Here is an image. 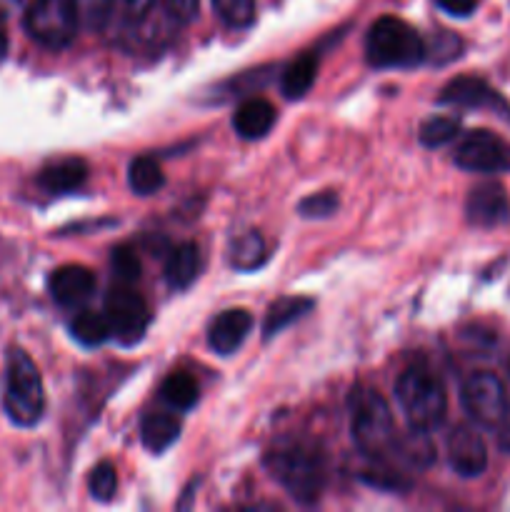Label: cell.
Wrapping results in <instances>:
<instances>
[{
  "label": "cell",
  "mask_w": 510,
  "mask_h": 512,
  "mask_svg": "<svg viewBox=\"0 0 510 512\" xmlns=\"http://www.w3.org/2000/svg\"><path fill=\"white\" fill-rule=\"evenodd\" d=\"M88 490L98 503H110V500L115 498V490H118V473H115V468L108 460H103V463H98L90 470Z\"/></svg>",
  "instance_id": "obj_27"
},
{
  "label": "cell",
  "mask_w": 510,
  "mask_h": 512,
  "mask_svg": "<svg viewBox=\"0 0 510 512\" xmlns=\"http://www.w3.org/2000/svg\"><path fill=\"white\" fill-rule=\"evenodd\" d=\"M455 165L468 173H510V143L490 130H473L460 140Z\"/></svg>",
  "instance_id": "obj_9"
},
{
  "label": "cell",
  "mask_w": 510,
  "mask_h": 512,
  "mask_svg": "<svg viewBox=\"0 0 510 512\" xmlns=\"http://www.w3.org/2000/svg\"><path fill=\"white\" fill-rule=\"evenodd\" d=\"M8 3H18V0H8Z\"/></svg>",
  "instance_id": "obj_36"
},
{
  "label": "cell",
  "mask_w": 510,
  "mask_h": 512,
  "mask_svg": "<svg viewBox=\"0 0 510 512\" xmlns=\"http://www.w3.org/2000/svg\"><path fill=\"white\" fill-rule=\"evenodd\" d=\"M73 5L78 28L100 30L110 20L113 13V0H70Z\"/></svg>",
  "instance_id": "obj_25"
},
{
  "label": "cell",
  "mask_w": 510,
  "mask_h": 512,
  "mask_svg": "<svg viewBox=\"0 0 510 512\" xmlns=\"http://www.w3.org/2000/svg\"><path fill=\"white\" fill-rule=\"evenodd\" d=\"M440 10H445L448 15H455V18H465L475 10L478 0H435Z\"/></svg>",
  "instance_id": "obj_33"
},
{
  "label": "cell",
  "mask_w": 510,
  "mask_h": 512,
  "mask_svg": "<svg viewBox=\"0 0 510 512\" xmlns=\"http://www.w3.org/2000/svg\"><path fill=\"white\" fill-rule=\"evenodd\" d=\"M460 400L470 418L483 428H500L508 420V393L493 373H473L460 388Z\"/></svg>",
  "instance_id": "obj_7"
},
{
  "label": "cell",
  "mask_w": 510,
  "mask_h": 512,
  "mask_svg": "<svg viewBox=\"0 0 510 512\" xmlns=\"http://www.w3.org/2000/svg\"><path fill=\"white\" fill-rule=\"evenodd\" d=\"M250 328H253V318H250L248 310H225V313H220L208 328L210 350L218 355L235 353V350L243 345V340L248 338Z\"/></svg>",
  "instance_id": "obj_14"
},
{
  "label": "cell",
  "mask_w": 510,
  "mask_h": 512,
  "mask_svg": "<svg viewBox=\"0 0 510 512\" xmlns=\"http://www.w3.org/2000/svg\"><path fill=\"white\" fill-rule=\"evenodd\" d=\"M50 295L63 308H80L95 290V278L83 265H63L48 280Z\"/></svg>",
  "instance_id": "obj_13"
},
{
  "label": "cell",
  "mask_w": 510,
  "mask_h": 512,
  "mask_svg": "<svg viewBox=\"0 0 510 512\" xmlns=\"http://www.w3.org/2000/svg\"><path fill=\"white\" fill-rule=\"evenodd\" d=\"M450 468L463 478H478L488 468V448L483 438L470 425H458L448 438Z\"/></svg>",
  "instance_id": "obj_12"
},
{
  "label": "cell",
  "mask_w": 510,
  "mask_h": 512,
  "mask_svg": "<svg viewBox=\"0 0 510 512\" xmlns=\"http://www.w3.org/2000/svg\"><path fill=\"white\" fill-rule=\"evenodd\" d=\"M350 430L363 455L370 460H385L395 443V423L390 405L375 388H360L350 395Z\"/></svg>",
  "instance_id": "obj_2"
},
{
  "label": "cell",
  "mask_w": 510,
  "mask_h": 512,
  "mask_svg": "<svg viewBox=\"0 0 510 512\" xmlns=\"http://www.w3.org/2000/svg\"><path fill=\"white\" fill-rule=\"evenodd\" d=\"M113 273L120 283H133L140 275V258L130 245H118L113 250Z\"/></svg>",
  "instance_id": "obj_29"
},
{
  "label": "cell",
  "mask_w": 510,
  "mask_h": 512,
  "mask_svg": "<svg viewBox=\"0 0 510 512\" xmlns=\"http://www.w3.org/2000/svg\"><path fill=\"white\" fill-rule=\"evenodd\" d=\"M460 48H463V43H460L458 35L443 30V33L435 35L433 48H428V45H425V58L435 60V63H448V60L458 58Z\"/></svg>",
  "instance_id": "obj_30"
},
{
  "label": "cell",
  "mask_w": 510,
  "mask_h": 512,
  "mask_svg": "<svg viewBox=\"0 0 510 512\" xmlns=\"http://www.w3.org/2000/svg\"><path fill=\"white\" fill-rule=\"evenodd\" d=\"M338 208V195L335 193H315L310 198L300 200L298 210L303 218H328Z\"/></svg>",
  "instance_id": "obj_31"
},
{
  "label": "cell",
  "mask_w": 510,
  "mask_h": 512,
  "mask_svg": "<svg viewBox=\"0 0 510 512\" xmlns=\"http://www.w3.org/2000/svg\"><path fill=\"white\" fill-rule=\"evenodd\" d=\"M215 13L230 28H248L255 20V0H213Z\"/></svg>",
  "instance_id": "obj_28"
},
{
  "label": "cell",
  "mask_w": 510,
  "mask_h": 512,
  "mask_svg": "<svg viewBox=\"0 0 510 512\" xmlns=\"http://www.w3.org/2000/svg\"><path fill=\"white\" fill-rule=\"evenodd\" d=\"M275 125V108L270 100L265 98H250L238 105L233 115V128L240 138L258 140L270 133Z\"/></svg>",
  "instance_id": "obj_16"
},
{
  "label": "cell",
  "mask_w": 510,
  "mask_h": 512,
  "mask_svg": "<svg viewBox=\"0 0 510 512\" xmlns=\"http://www.w3.org/2000/svg\"><path fill=\"white\" fill-rule=\"evenodd\" d=\"M440 103L455 105V108H485L495 110L503 118H510V105L500 98L498 90L490 88L485 80L473 78V75H463L455 78L440 90L438 95Z\"/></svg>",
  "instance_id": "obj_10"
},
{
  "label": "cell",
  "mask_w": 510,
  "mask_h": 512,
  "mask_svg": "<svg viewBox=\"0 0 510 512\" xmlns=\"http://www.w3.org/2000/svg\"><path fill=\"white\" fill-rule=\"evenodd\" d=\"M25 30L45 48H65L78 33L73 5L70 0H33L25 13Z\"/></svg>",
  "instance_id": "obj_6"
},
{
  "label": "cell",
  "mask_w": 510,
  "mask_h": 512,
  "mask_svg": "<svg viewBox=\"0 0 510 512\" xmlns=\"http://www.w3.org/2000/svg\"><path fill=\"white\" fill-rule=\"evenodd\" d=\"M265 468L298 503H315L325 488V460L315 445L303 440H285L265 455Z\"/></svg>",
  "instance_id": "obj_1"
},
{
  "label": "cell",
  "mask_w": 510,
  "mask_h": 512,
  "mask_svg": "<svg viewBox=\"0 0 510 512\" xmlns=\"http://www.w3.org/2000/svg\"><path fill=\"white\" fill-rule=\"evenodd\" d=\"M3 405L8 418L20 428H33L45 413V390L38 368L25 350L13 348L5 368Z\"/></svg>",
  "instance_id": "obj_3"
},
{
  "label": "cell",
  "mask_w": 510,
  "mask_h": 512,
  "mask_svg": "<svg viewBox=\"0 0 510 512\" xmlns=\"http://www.w3.org/2000/svg\"><path fill=\"white\" fill-rule=\"evenodd\" d=\"M8 48H10L8 18H5V13H3V10H0V63H3L5 55H8Z\"/></svg>",
  "instance_id": "obj_35"
},
{
  "label": "cell",
  "mask_w": 510,
  "mask_h": 512,
  "mask_svg": "<svg viewBox=\"0 0 510 512\" xmlns=\"http://www.w3.org/2000/svg\"><path fill=\"white\" fill-rule=\"evenodd\" d=\"M315 75H318V60L313 55H303V58L293 60L288 68L280 75V90L288 100H298L313 88Z\"/></svg>",
  "instance_id": "obj_20"
},
{
  "label": "cell",
  "mask_w": 510,
  "mask_h": 512,
  "mask_svg": "<svg viewBox=\"0 0 510 512\" xmlns=\"http://www.w3.org/2000/svg\"><path fill=\"white\" fill-rule=\"evenodd\" d=\"M465 218L475 228H500L510 220V198L503 185L480 183L465 200Z\"/></svg>",
  "instance_id": "obj_11"
},
{
  "label": "cell",
  "mask_w": 510,
  "mask_h": 512,
  "mask_svg": "<svg viewBox=\"0 0 510 512\" xmlns=\"http://www.w3.org/2000/svg\"><path fill=\"white\" fill-rule=\"evenodd\" d=\"M155 0H125V10H128L130 18H143L153 10Z\"/></svg>",
  "instance_id": "obj_34"
},
{
  "label": "cell",
  "mask_w": 510,
  "mask_h": 512,
  "mask_svg": "<svg viewBox=\"0 0 510 512\" xmlns=\"http://www.w3.org/2000/svg\"><path fill=\"white\" fill-rule=\"evenodd\" d=\"M395 398L403 408L405 418L418 430L438 428L448 413V398L440 380L423 365L405 370L395 383Z\"/></svg>",
  "instance_id": "obj_5"
},
{
  "label": "cell",
  "mask_w": 510,
  "mask_h": 512,
  "mask_svg": "<svg viewBox=\"0 0 510 512\" xmlns=\"http://www.w3.org/2000/svg\"><path fill=\"white\" fill-rule=\"evenodd\" d=\"M105 318H108L110 330L118 335L125 345H133L143 338L150 323L148 303L138 290L130 288V283H118L105 295Z\"/></svg>",
  "instance_id": "obj_8"
},
{
  "label": "cell",
  "mask_w": 510,
  "mask_h": 512,
  "mask_svg": "<svg viewBox=\"0 0 510 512\" xmlns=\"http://www.w3.org/2000/svg\"><path fill=\"white\" fill-rule=\"evenodd\" d=\"M165 175L153 158H135L128 168V185L135 195H153L163 188Z\"/></svg>",
  "instance_id": "obj_24"
},
{
  "label": "cell",
  "mask_w": 510,
  "mask_h": 512,
  "mask_svg": "<svg viewBox=\"0 0 510 512\" xmlns=\"http://www.w3.org/2000/svg\"><path fill=\"white\" fill-rule=\"evenodd\" d=\"M200 273V250L195 243H183L168 255L165 263V280L170 288L185 290L195 283Z\"/></svg>",
  "instance_id": "obj_17"
},
{
  "label": "cell",
  "mask_w": 510,
  "mask_h": 512,
  "mask_svg": "<svg viewBox=\"0 0 510 512\" xmlns=\"http://www.w3.org/2000/svg\"><path fill=\"white\" fill-rule=\"evenodd\" d=\"M365 55L375 68H413L425 60V43L405 20L385 15L370 25Z\"/></svg>",
  "instance_id": "obj_4"
},
{
  "label": "cell",
  "mask_w": 510,
  "mask_h": 512,
  "mask_svg": "<svg viewBox=\"0 0 510 512\" xmlns=\"http://www.w3.org/2000/svg\"><path fill=\"white\" fill-rule=\"evenodd\" d=\"M310 308H313V300L310 298H280L278 303L270 305L268 315H265L263 335L265 338H273L280 330L303 318L305 313H310Z\"/></svg>",
  "instance_id": "obj_21"
},
{
  "label": "cell",
  "mask_w": 510,
  "mask_h": 512,
  "mask_svg": "<svg viewBox=\"0 0 510 512\" xmlns=\"http://www.w3.org/2000/svg\"><path fill=\"white\" fill-rule=\"evenodd\" d=\"M460 133V120L448 118V115H438V118H430L420 125V143L435 148V145H445L448 140H453Z\"/></svg>",
  "instance_id": "obj_26"
},
{
  "label": "cell",
  "mask_w": 510,
  "mask_h": 512,
  "mask_svg": "<svg viewBox=\"0 0 510 512\" xmlns=\"http://www.w3.org/2000/svg\"><path fill=\"white\" fill-rule=\"evenodd\" d=\"M268 258V245H265V238L258 233V230H245L243 235L230 240L228 248V263L233 265L235 270H255L265 263Z\"/></svg>",
  "instance_id": "obj_18"
},
{
  "label": "cell",
  "mask_w": 510,
  "mask_h": 512,
  "mask_svg": "<svg viewBox=\"0 0 510 512\" xmlns=\"http://www.w3.org/2000/svg\"><path fill=\"white\" fill-rule=\"evenodd\" d=\"M163 3L178 23H190L198 15L200 0H163Z\"/></svg>",
  "instance_id": "obj_32"
},
{
  "label": "cell",
  "mask_w": 510,
  "mask_h": 512,
  "mask_svg": "<svg viewBox=\"0 0 510 512\" xmlns=\"http://www.w3.org/2000/svg\"><path fill=\"white\" fill-rule=\"evenodd\" d=\"M70 330H73V338L78 343L88 345V348L105 343L113 335L105 313H93V310H83L80 315H75V320L70 323Z\"/></svg>",
  "instance_id": "obj_23"
},
{
  "label": "cell",
  "mask_w": 510,
  "mask_h": 512,
  "mask_svg": "<svg viewBox=\"0 0 510 512\" xmlns=\"http://www.w3.org/2000/svg\"><path fill=\"white\" fill-rule=\"evenodd\" d=\"M88 180V163L80 158H63L45 165L38 175V185L50 195L73 193Z\"/></svg>",
  "instance_id": "obj_15"
},
{
  "label": "cell",
  "mask_w": 510,
  "mask_h": 512,
  "mask_svg": "<svg viewBox=\"0 0 510 512\" xmlns=\"http://www.w3.org/2000/svg\"><path fill=\"white\" fill-rule=\"evenodd\" d=\"M160 398L170 405L173 410H190L198 403V385L190 375L185 373H173L163 380L160 385Z\"/></svg>",
  "instance_id": "obj_22"
},
{
  "label": "cell",
  "mask_w": 510,
  "mask_h": 512,
  "mask_svg": "<svg viewBox=\"0 0 510 512\" xmlns=\"http://www.w3.org/2000/svg\"><path fill=\"white\" fill-rule=\"evenodd\" d=\"M180 435V423L168 413H150L143 418V425H140V438H143V445L150 450V453H163L170 445L178 440Z\"/></svg>",
  "instance_id": "obj_19"
}]
</instances>
